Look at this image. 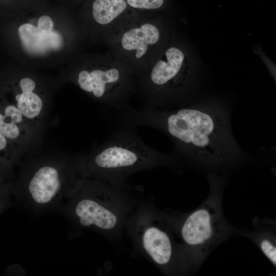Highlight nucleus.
I'll return each mask as SVG.
<instances>
[{"instance_id":"obj_11","label":"nucleus","mask_w":276,"mask_h":276,"mask_svg":"<svg viewBox=\"0 0 276 276\" xmlns=\"http://www.w3.org/2000/svg\"><path fill=\"white\" fill-rule=\"evenodd\" d=\"M144 249L157 265L167 267L172 262L173 245L169 233L157 225H149L144 229L141 237Z\"/></svg>"},{"instance_id":"obj_16","label":"nucleus","mask_w":276,"mask_h":276,"mask_svg":"<svg viewBox=\"0 0 276 276\" xmlns=\"http://www.w3.org/2000/svg\"><path fill=\"white\" fill-rule=\"evenodd\" d=\"M128 6L135 12L164 10L168 0H126Z\"/></svg>"},{"instance_id":"obj_2","label":"nucleus","mask_w":276,"mask_h":276,"mask_svg":"<svg viewBox=\"0 0 276 276\" xmlns=\"http://www.w3.org/2000/svg\"><path fill=\"white\" fill-rule=\"evenodd\" d=\"M201 80L196 55L188 48L171 44L142 81L144 106L168 109L189 104L201 97Z\"/></svg>"},{"instance_id":"obj_7","label":"nucleus","mask_w":276,"mask_h":276,"mask_svg":"<svg viewBox=\"0 0 276 276\" xmlns=\"http://www.w3.org/2000/svg\"><path fill=\"white\" fill-rule=\"evenodd\" d=\"M112 190L105 181L87 177L59 210L82 227L105 232L112 230L121 221L118 205L108 197Z\"/></svg>"},{"instance_id":"obj_12","label":"nucleus","mask_w":276,"mask_h":276,"mask_svg":"<svg viewBox=\"0 0 276 276\" xmlns=\"http://www.w3.org/2000/svg\"><path fill=\"white\" fill-rule=\"evenodd\" d=\"M83 14L97 24L108 26L119 18L136 13L126 0H81Z\"/></svg>"},{"instance_id":"obj_17","label":"nucleus","mask_w":276,"mask_h":276,"mask_svg":"<svg viewBox=\"0 0 276 276\" xmlns=\"http://www.w3.org/2000/svg\"><path fill=\"white\" fill-rule=\"evenodd\" d=\"M14 143L0 133V164H10L13 160Z\"/></svg>"},{"instance_id":"obj_8","label":"nucleus","mask_w":276,"mask_h":276,"mask_svg":"<svg viewBox=\"0 0 276 276\" xmlns=\"http://www.w3.org/2000/svg\"><path fill=\"white\" fill-rule=\"evenodd\" d=\"M75 80L84 92L109 108L127 109L132 89L129 76L118 67L109 65L86 66L76 73Z\"/></svg>"},{"instance_id":"obj_6","label":"nucleus","mask_w":276,"mask_h":276,"mask_svg":"<svg viewBox=\"0 0 276 276\" xmlns=\"http://www.w3.org/2000/svg\"><path fill=\"white\" fill-rule=\"evenodd\" d=\"M68 15L66 9L43 1L17 15V34L22 53L31 59H44L60 54L67 39L59 24Z\"/></svg>"},{"instance_id":"obj_13","label":"nucleus","mask_w":276,"mask_h":276,"mask_svg":"<svg viewBox=\"0 0 276 276\" xmlns=\"http://www.w3.org/2000/svg\"><path fill=\"white\" fill-rule=\"evenodd\" d=\"M27 121L14 105L5 98L0 99V133L15 142L26 133Z\"/></svg>"},{"instance_id":"obj_1","label":"nucleus","mask_w":276,"mask_h":276,"mask_svg":"<svg viewBox=\"0 0 276 276\" xmlns=\"http://www.w3.org/2000/svg\"><path fill=\"white\" fill-rule=\"evenodd\" d=\"M121 113L122 127L145 126L162 131L173 142L174 155L193 164L228 168L244 163L248 156L234 136L231 108L221 99L200 97L168 109L129 107Z\"/></svg>"},{"instance_id":"obj_18","label":"nucleus","mask_w":276,"mask_h":276,"mask_svg":"<svg viewBox=\"0 0 276 276\" xmlns=\"http://www.w3.org/2000/svg\"><path fill=\"white\" fill-rule=\"evenodd\" d=\"M66 1H69L70 2H73V3H80L81 0H66Z\"/></svg>"},{"instance_id":"obj_15","label":"nucleus","mask_w":276,"mask_h":276,"mask_svg":"<svg viewBox=\"0 0 276 276\" xmlns=\"http://www.w3.org/2000/svg\"><path fill=\"white\" fill-rule=\"evenodd\" d=\"M44 0H0V8L19 15L33 8Z\"/></svg>"},{"instance_id":"obj_14","label":"nucleus","mask_w":276,"mask_h":276,"mask_svg":"<svg viewBox=\"0 0 276 276\" xmlns=\"http://www.w3.org/2000/svg\"><path fill=\"white\" fill-rule=\"evenodd\" d=\"M250 238L260 248L264 255L275 267L276 242L275 233L269 228L259 227L247 234Z\"/></svg>"},{"instance_id":"obj_10","label":"nucleus","mask_w":276,"mask_h":276,"mask_svg":"<svg viewBox=\"0 0 276 276\" xmlns=\"http://www.w3.org/2000/svg\"><path fill=\"white\" fill-rule=\"evenodd\" d=\"M162 36L158 26L146 22L126 31L121 37L120 44L125 52L141 59L160 43Z\"/></svg>"},{"instance_id":"obj_3","label":"nucleus","mask_w":276,"mask_h":276,"mask_svg":"<svg viewBox=\"0 0 276 276\" xmlns=\"http://www.w3.org/2000/svg\"><path fill=\"white\" fill-rule=\"evenodd\" d=\"M177 162L174 155L149 146L134 128L125 127L85 157L88 177L116 187L122 185L123 180L133 173L159 166H173Z\"/></svg>"},{"instance_id":"obj_4","label":"nucleus","mask_w":276,"mask_h":276,"mask_svg":"<svg viewBox=\"0 0 276 276\" xmlns=\"http://www.w3.org/2000/svg\"><path fill=\"white\" fill-rule=\"evenodd\" d=\"M87 177L85 157L45 160L23 171L17 196L35 213L59 210Z\"/></svg>"},{"instance_id":"obj_5","label":"nucleus","mask_w":276,"mask_h":276,"mask_svg":"<svg viewBox=\"0 0 276 276\" xmlns=\"http://www.w3.org/2000/svg\"><path fill=\"white\" fill-rule=\"evenodd\" d=\"M208 179L211 188L209 197L185 217L179 229L187 259L195 268L233 233L222 212L224 179L213 173Z\"/></svg>"},{"instance_id":"obj_9","label":"nucleus","mask_w":276,"mask_h":276,"mask_svg":"<svg viewBox=\"0 0 276 276\" xmlns=\"http://www.w3.org/2000/svg\"><path fill=\"white\" fill-rule=\"evenodd\" d=\"M33 78L22 76L13 83L8 97L5 99L20 111L27 121L39 118L43 107L42 96Z\"/></svg>"}]
</instances>
